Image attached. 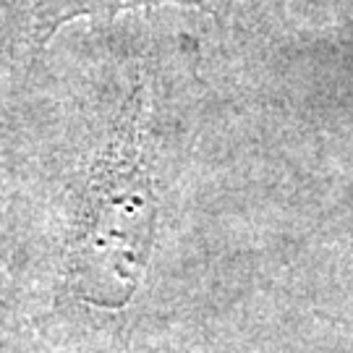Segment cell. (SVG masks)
Masks as SVG:
<instances>
[{
    "label": "cell",
    "instance_id": "cell-1",
    "mask_svg": "<svg viewBox=\"0 0 353 353\" xmlns=\"http://www.w3.org/2000/svg\"><path fill=\"white\" fill-rule=\"evenodd\" d=\"M157 196L141 134V89L128 100L89 178L68 249V288L100 309L131 303L150 265Z\"/></svg>",
    "mask_w": 353,
    "mask_h": 353
},
{
    "label": "cell",
    "instance_id": "cell-2",
    "mask_svg": "<svg viewBox=\"0 0 353 353\" xmlns=\"http://www.w3.org/2000/svg\"><path fill=\"white\" fill-rule=\"evenodd\" d=\"M154 3H204V0H39L34 11V39L45 45L58 26L76 16H115L128 8Z\"/></svg>",
    "mask_w": 353,
    "mask_h": 353
}]
</instances>
